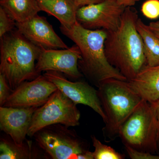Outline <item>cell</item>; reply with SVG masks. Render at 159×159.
Segmentation results:
<instances>
[{"mask_svg": "<svg viewBox=\"0 0 159 159\" xmlns=\"http://www.w3.org/2000/svg\"><path fill=\"white\" fill-rule=\"evenodd\" d=\"M139 18L136 9L126 7L120 26L116 31L107 32L104 44L108 62L127 81L147 65L143 41L137 29Z\"/></svg>", "mask_w": 159, "mask_h": 159, "instance_id": "obj_1", "label": "cell"}, {"mask_svg": "<svg viewBox=\"0 0 159 159\" xmlns=\"http://www.w3.org/2000/svg\"><path fill=\"white\" fill-rule=\"evenodd\" d=\"M60 29L79 48L81 58L78 61V67L93 85L98 88L102 81L111 78L127 81L107 58L104 44L107 31L85 29L77 21L70 28L61 25Z\"/></svg>", "mask_w": 159, "mask_h": 159, "instance_id": "obj_2", "label": "cell"}, {"mask_svg": "<svg viewBox=\"0 0 159 159\" xmlns=\"http://www.w3.org/2000/svg\"><path fill=\"white\" fill-rule=\"evenodd\" d=\"M41 48L16 30L1 38L0 73L14 90L23 82L36 78L40 74L36 69Z\"/></svg>", "mask_w": 159, "mask_h": 159, "instance_id": "obj_3", "label": "cell"}, {"mask_svg": "<svg viewBox=\"0 0 159 159\" xmlns=\"http://www.w3.org/2000/svg\"><path fill=\"white\" fill-rule=\"evenodd\" d=\"M97 94L105 114L103 136L108 141L119 137L123 123L142 101L127 81L111 78L99 84Z\"/></svg>", "mask_w": 159, "mask_h": 159, "instance_id": "obj_4", "label": "cell"}, {"mask_svg": "<svg viewBox=\"0 0 159 159\" xmlns=\"http://www.w3.org/2000/svg\"><path fill=\"white\" fill-rule=\"evenodd\" d=\"M119 137L124 145L157 154V126L152 104L142 99L121 126Z\"/></svg>", "mask_w": 159, "mask_h": 159, "instance_id": "obj_5", "label": "cell"}, {"mask_svg": "<svg viewBox=\"0 0 159 159\" xmlns=\"http://www.w3.org/2000/svg\"><path fill=\"white\" fill-rule=\"evenodd\" d=\"M68 126L60 124L48 125L37 132L33 138L48 158L77 159L89 150L86 142Z\"/></svg>", "mask_w": 159, "mask_h": 159, "instance_id": "obj_6", "label": "cell"}, {"mask_svg": "<svg viewBox=\"0 0 159 159\" xmlns=\"http://www.w3.org/2000/svg\"><path fill=\"white\" fill-rule=\"evenodd\" d=\"M80 118L77 104L57 89L34 111L28 136L32 138L40 129L53 124H62L68 127L78 126Z\"/></svg>", "mask_w": 159, "mask_h": 159, "instance_id": "obj_7", "label": "cell"}, {"mask_svg": "<svg viewBox=\"0 0 159 159\" xmlns=\"http://www.w3.org/2000/svg\"><path fill=\"white\" fill-rule=\"evenodd\" d=\"M125 8L115 0H104L101 2L80 7L76 19L85 29H103L107 32L116 31L121 23Z\"/></svg>", "mask_w": 159, "mask_h": 159, "instance_id": "obj_8", "label": "cell"}, {"mask_svg": "<svg viewBox=\"0 0 159 159\" xmlns=\"http://www.w3.org/2000/svg\"><path fill=\"white\" fill-rule=\"evenodd\" d=\"M57 89V86L45 76L40 75L35 79L23 82L12 91L4 106L39 107Z\"/></svg>", "mask_w": 159, "mask_h": 159, "instance_id": "obj_9", "label": "cell"}, {"mask_svg": "<svg viewBox=\"0 0 159 159\" xmlns=\"http://www.w3.org/2000/svg\"><path fill=\"white\" fill-rule=\"evenodd\" d=\"M41 48L36 64L37 72L54 71L65 74L70 78L79 79L83 76L78 67L81 53L76 44L68 48L58 50Z\"/></svg>", "mask_w": 159, "mask_h": 159, "instance_id": "obj_10", "label": "cell"}, {"mask_svg": "<svg viewBox=\"0 0 159 159\" xmlns=\"http://www.w3.org/2000/svg\"><path fill=\"white\" fill-rule=\"evenodd\" d=\"M43 75L74 103L90 107L99 114L104 122H105L106 117L98 97L97 90L87 82L71 81L66 79L62 73L56 71H46Z\"/></svg>", "mask_w": 159, "mask_h": 159, "instance_id": "obj_11", "label": "cell"}, {"mask_svg": "<svg viewBox=\"0 0 159 159\" xmlns=\"http://www.w3.org/2000/svg\"><path fill=\"white\" fill-rule=\"evenodd\" d=\"M17 30L34 45L45 49H66L68 47L54 31L46 17L37 14L23 23H16Z\"/></svg>", "mask_w": 159, "mask_h": 159, "instance_id": "obj_12", "label": "cell"}, {"mask_svg": "<svg viewBox=\"0 0 159 159\" xmlns=\"http://www.w3.org/2000/svg\"><path fill=\"white\" fill-rule=\"evenodd\" d=\"M37 107H0V129L18 145L26 141L32 116Z\"/></svg>", "mask_w": 159, "mask_h": 159, "instance_id": "obj_13", "label": "cell"}, {"mask_svg": "<svg viewBox=\"0 0 159 159\" xmlns=\"http://www.w3.org/2000/svg\"><path fill=\"white\" fill-rule=\"evenodd\" d=\"M127 82L143 100L153 103L159 99V65H146Z\"/></svg>", "mask_w": 159, "mask_h": 159, "instance_id": "obj_14", "label": "cell"}, {"mask_svg": "<svg viewBox=\"0 0 159 159\" xmlns=\"http://www.w3.org/2000/svg\"><path fill=\"white\" fill-rule=\"evenodd\" d=\"M41 10L53 16L61 26L70 28L76 23L77 9L73 0H38Z\"/></svg>", "mask_w": 159, "mask_h": 159, "instance_id": "obj_15", "label": "cell"}, {"mask_svg": "<svg viewBox=\"0 0 159 159\" xmlns=\"http://www.w3.org/2000/svg\"><path fill=\"white\" fill-rule=\"evenodd\" d=\"M46 157L31 141L26 139L23 145L16 144L8 135L0 140V159H34Z\"/></svg>", "mask_w": 159, "mask_h": 159, "instance_id": "obj_16", "label": "cell"}, {"mask_svg": "<svg viewBox=\"0 0 159 159\" xmlns=\"http://www.w3.org/2000/svg\"><path fill=\"white\" fill-rule=\"evenodd\" d=\"M1 6L16 23L34 17L41 10L38 0H1Z\"/></svg>", "mask_w": 159, "mask_h": 159, "instance_id": "obj_17", "label": "cell"}, {"mask_svg": "<svg viewBox=\"0 0 159 159\" xmlns=\"http://www.w3.org/2000/svg\"><path fill=\"white\" fill-rule=\"evenodd\" d=\"M137 29L143 41L146 64L150 66L159 65V38L139 18Z\"/></svg>", "mask_w": 159, "mask_h": 159, "instance_id": "obj_18", "label": "cell"}, {"mask_svg": "<svg viewBox=\"0 0 159 159\" xmlns=\"http://www.w3.org/2000/svg\"><path fill=\"white\" fill-rule=\"evenodd\" d=\"M95 150L93 153L94 159H124L125 155L119 153L108 146L103 144L94 135L91 136Z\"/></svg>", "mask_w": 159, "mask_h": 159, "instance_id": "obj_19", "label": "cell"}, {"mask_svg": "<svg viewBox=\"0 0 159 159\" xmlns=\"http://www.w3.org/2000/svg\"><path fill=\"white\" fill-rule=\"evenodd\" d=\"M16 22L2 6L0 7V39L13 31Z\"/></svg>", "mask_w": 159, "mask_h": 159, "instance_id": "obj_20", "label": "cell"}, {"mask_svg": "<svg viewBox=\"0 0 159 159\" xmlns=\"http://www.w3.org/2000/svg\"><path fill=\"white\" fill-rule=\"evenodd\" d=\"M142 14L147 18L155 20L159 18V0H147L141 8Z\"/></svg>", "mask_w": 159, "mask_h": 159, "instance_id": "obj_21", "label": "cell"}, {"mask_svg": "<svg viewBox=\"0 0 159 159\" xmlns=\"http://www.w3.org/2000/svg\"><path fill=\"white\" fill-rule=\"evenodd\" d=\"M129 157L132 159H159V154L141 151L124 145Z\"/></svg>", "mask_w": 159, "mask_h": 159, "instance_id": "obj_22", "label": "cell"}, {"mask_svg": "<svg viewBox=\"0 0 159 159\" xmlns=\"http://www.w3.org/2000/svg\"><path fill=\"white\" fill-rule=\"evenodd\" d=\"M12 92L6 77L0 73V107L4 106Z\"/></svg>", "mask_w": 159, "mask_h": 159, "instance_id": "obj_23", "label": "cell"}, {"mask_svg": "<svg viewBox=\"0 0 159 159\" xmlns=\"http://www.w3.org/2000/svg\"><path fill=\"white\" fill-rule=\"evenodd\" d=\"M153 106L155 113L157 126V154H159V99L154 103H151Z\"/></svg>", "mask_w": 159, "mask_h": 159, "instance_id": "obj_24", "label": "cell"}, {"mask_svg": "<svg viewBox=\"0 0 159 159\" xmlns=\"http://www.w3.org/2000/svg\"><path fill=\"white\" fill-rule=\"evenodd\" d=\"M104 0H73L78 8L82 6L101 2Z\"/></svg>", "mask_w": 159, "mask_h": 159, "instance_id": "obj_25", "label": "cell"}, {"mask_svg": "<svg viewBox=\"0 0 159 159\" xmlns=\"http://www.w3.org/2000/svg\"><path fill=\"white\" fill-rule=\"evenodd\" d=\"M118 4L125 7H132L140 0H115Z\"/></svg>", "mask_w": 159, "mask_h": 159, "instance_id": "obj_26", "label": "cell"}, {"mask_svg": "<svg viewBox=\"0 0 159 159\" xmlns=\"http://www.w3.org/2000/svg\"><path fill=\"white\" fill-rule=\"evenodd\" d=\"M77 159H94L93 152L87 150L77 155Z\"/></svg>", "mask_w": 159, "mask_h": 159, "instance_id": "obj_27", "label": "cell"}, {"mask_svg": "<svg viewBox=\"0 0 159 159\" xmlns=\"http://www.w3.org/2000/svg\"><path fill=\"white\" fill-rule=\"evenodd\" d=\"M148 26L152 31L159 38V20L149 23Z\"/></svg>", "mask_w": 159, "mask_h": 159, "instance_id": "obj_28", "label": "cell"}]
</instances>
